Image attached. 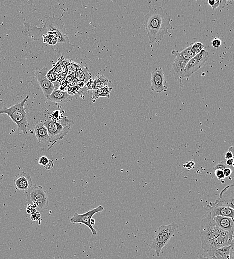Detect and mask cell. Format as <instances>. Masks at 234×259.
I'll return each mask as SVG.
<instances>
[{
    "mask_svg": "<svg viewBox=\"0 0 234 259\" xmlns=\"http://www.w3.org/2000/svg\"><path fill=\"white\" fill-rule=\"evenodd\" d=\"M192 44L181 52L175 50L172 51V54L175 56V58L170 71L182 88L183 86L182 80L184 70L189 61L196 55L191 51Z\"/></svg>",
    "mask_w": 234,
    "mask_h": 259,
    "instance_id": "277c9868",
    "label": "cell"
},
{
    "mask_svg": "<svg viewBox=\"0 0 234 259\" xmlns=\"http://www.w3.org/2000/svg\"><path fill=\"white\" fill-rule=\"evenodd\" d=\"M26 193L28 204L32 205L38 211L42 212L48 208L49 200L42 187L33 186Z\"/></svg>",
    "mask_w": 234,
    "mask_h": 259,
    "instance_id": "ba28073f",
    "label": "cell"
},
{
    "mask_svg": "<svg viewBox=\"0 0 234 259\" xmlns=\"http://www.w3.org/2000/svg\"><path fill=\"white\" fill-rule=\"evenodd\" d=\"M214 173L217 178L220 181L223 180L226 178L224 175L223 171L221 170H214Z\"/></svg>",
    "mask_w": 234,
    "mask_h": 259,
    "instance_id": "f546056e",
    "label": "cell"
},
{
    "mask_svg": "<svg viewBox=\"0 0 234 259\" xmlns=\"http://www.w3.org/2000/svg\"><path fill=\"white\" fill-rule=\"evenodd\" d=\"M214 203L217 206H227L234 209V185L226 187Z\"/></svg>",
    "mask_w": 234,
    "mask_h": 259,
    "instance_id": "5bb4252c",
    "label": "cell"
},
{
    "mask_svg": "<svg viewBox=\"0 0 234 259\" xmlns=\"http://www.w3.org/2000/svg\"><path fill=\"white\" fill-rule=\"evenodd\" d=\"M109 80L103 75L97 76L93 81L91 90L92 91L99 90L107 86Z\"/></svg>",
    "mask_w": 234,
    "mask_h": 259,
    "instance_id": "7402d4cb",
    "label": "cell"
},
{
    "mask_svg": "<svg viewBox=\"0 0 234 259\" xmlns=\"http://www.w3.org/2000/svg\"><path fill=\"white\" fill-rule=\"evenodd\" d=\"M198 259H211L209 256L204 255H200L199 256Z\"/></svg>",
    "mask_w": 234,
    "mask_h": 259,
    "instance_id": "74e56055",
    "label": "cell"
},
{
    "mask_svg": "<svg viewBox=\"0 0 234 259\" xmlns=\"http://www.w3.org/2000/svg\"><path fill=\"white\" fill-rule=\"evenodd\" d=\"M228 167L226 164V161H223L217 164L214 167V170L219 169L223 171L226 168Z\"/></svg>",
    "mask_w": 234,
    "mask_h": 259,
    "instance_id": "f1b7e54d",
    "label": "cell"
},
{
    "mask_svg": "<svg viewBox=\"0 0 234 259\" xmlns=\"http://www.w3.org/2000/svg\"><path fill=\"white\" fill-rule=\"evenodd\" d=\"M25 32L32 39L36 40L43 36L50 34L52 35L57 43L68 44L70 40L66 31L63 21L54 16L48 17L43 27H38L31 23L24 24Z\"/></svg>",
    "mask_w": 234,
    "mask_h": 259,
    "instance_id": "3957f363",
    "label": "cell"
},
{
    "mask_svg": "<svg viewBox=\"0 0 234 259\" xmlns=\"http://www.w3.org/2000/svg\"><path fill=\"white\" fill-rule=\"evenodd\" d=\"M112 90V88H109L108 86H106L103 88L92 91L93 100H97L100 97L110 98V94Z\"/></svg>",
    "mask_w": 234,
    "mask_h": 259,
    "instance_id": "44dd1931",
    "label": "cell"
},
{
    "mask_svg": "<svg viewBox=\"0 0 234 259\" xmlns=\"http://www.w3.org/2000/svg\"><path fill=\"white\" fill-rule=\"evenodd\" d=\"M29 98L30 96L27 95L20 102L9 108L4 106L0 109V115L7 114L13 122L16 124L18 131L23 134L27 133L28 127L26 108L24 106Z\"/></svg>",
    "mask_w": 234,
    "mask_h": 259,
    "instance_id": "5b68a950",
    "label": "cell"
},
{
    "mask_svg": "<svg viewBox=\"0 0 234 259\" xmlns=\"http://www.w3.org/2000/svg\"><path fill=\"white\" fill-rule=\"evenodd\" d=\"M213 47L218 48L222 45L221 40L218 38H215L212 42Z\"/></svg>",
    "mask_w": 234,
    "mask_h": 259,
    "instance_id": "d6a6232c",
    "label": "cell"
},
{
    "mask_svg": "<svg viewBox=\"0 0 234 259\" xmlns=\"http://www.w3.org/2000/svg\"><path fill=\"white\" fill-rule=\"evenodd\" d=\"M211 259H234V242L229 246L217 249Z\"/></svg>",
    "mask_w": 234,
    "mask_h": 259,
    "instance_id": "e0dca14e",
    "label": "cell"
},
{
    "mask_svg": "<svg viewBox=\"0 0 234 259\" xmlns=\"http://www.w3.org/2000/svg\"><path fill=\"white\" fill-rule=\"evenodd\" d=\"M204 45L200 42L192 43L191 47V51L195 55L200 53L204 49Z\"/></svg>",
    "mask_w": 234,
    "mask_h": 259,
    "instance_id": "d4e9b609",
    "label": "cell"
},
{
    "mask_svg": "<svg viewBox=\"0 0 234 259\" xmlns=\"http://www.w3.org/2000/svg\"><path fill=\"white\" fill-rule=\"evenodd\" d=\"M165 75L163 69L157 68L151 73V89L153 92L161 93L167 91V88L164 85Z\"/></svg>",
    "mask_w": 234,
    "mask_h": 259,
    "instance_id": "8fae6325",
    "label": "cell"
},
{
    "mask_svg": "<svg viewBox=\"0 0 234 259\" xmlns=\"http://www.w3.org/2000/svg\"><path fill=\"white\" fill-rule=\"evenodd\" d=\"M75 74L78 81H81L85 84L92 80L89 69L83 65H79Z\"/></svg>",
    "mask_w": 234,
    "mask_h": 259,
    "instance_id": "ffe728a7",
    "label": "cell"
},
{
    "mask_svg": "<svg viewBox=\"0 0 234 259\" xmlns=\"http://www.w3.org/2000/svg\"><path fill=\"white\" fill-rule=\"evenodd\" d=\"M226 164L227 165L232 166L234 167V158L226 160Z\"/></svg>",
    "mask_w": 234,
    "mask_h": 259,
    "instance_id": "8d00e7d4",
    "label": "cell"
},
{
    "mask_svg": "<svg viewBox=\"0 0 234 259\" xmlns=\"http://www.w3.org/2000/svg\"><path fill=\"white\" fill-rule=\"evenodd\" d=\"M223 1H219V0L218 1V0H214V1H213V0H210V1H208V2L213 10H216L220 6Z\"/></svg>",
    "mask_w": 234,
    "mask_h": 259,
    "instance_id": "4316f807",
    "label": "cell"
},
{
    "mask_svg": "<svg viewBox=\"0 0 234 259\" xmlns=\"http://www.w3.org/2000/svg\"><path fill=\"white\" fill-rule=\"evenodd\" d=\"M216 225L231 234H234V220L229 217L220 216H215L213 218Z\"/></svg>",
    "mask_w": 234,
    "mask_h": 259,
    "instance_id": "ac0fdd59",
    "label": "cell"
},
{
    "mask_svg": "<svg viewBox=\"0 0 234 259\" xmlns=\"http://www.w3.org/2000/svg\"><path fill=\"white\" fill-rule=\"evenodd\" d=\"M209 57L210 55L208 51L204 49L194 56L189 61L184 70L183 79L188 78L192 76L208 61Z\"/></svg>",
    "mask_w": 234,
    "mask_h": 259,
    "instance_id": "9c48e42d",
    "label": "cell"
},
{
    "mask_svg": "<svg viewBox=\"0 0 234 259\" xmlns=\"http://www.w3.org/2000/svg\"><path fill=\"white\" fill-rule=\"evenodd\" d=\"M65 62L67 68V76L75 73L79 68V64L71 60H65Z\"/></svg>",
    "mask_w": 234,
    "mask_h": 259,
    "instance_id": "cb8c5ba5",
    "label": "cell"
},
{
    "mask_svg": "<svg viewBox=\"0 0 234 259\" xmlns=\"http://www.w3.org/2000/svg\"><path fill=\"white\" fill-rule=\"evenodd\" d=\"M171 20V16L161 8L153 9L145 16L143 25L150 43L163 40L164 36L169 34V30L173 28Z\"/></svg>",
    "mask_w": 234,
    "mask_h": 259,
    "instance_id": "7a4b0ae2",
    "label": "cell"
},
{
    "mask_svg": "<svg viewBox=\"0 0 234 259\" xmlns=\"http://www.w3.org/2000/svg\"><path fill=\"white\" fill-rule=\"evenodd\" d=\"M95 220L94 219H92L91 221V225L94 226L95 224Z\"/></svg>",
    "mask_w": 234,
    "mask_h": 259,
    "instance_id": "f35d334b",
    "label": "cell"
},
{
    "mask_svg": "<svg viewBox=\"0 0 234 259\" xmlns=\"http://www.w3.org/2000/svg\"><path fill=\"white\" fill-rule=\"evenodd\" d=\"M43 39V42L51 45H54L57 43V40L52 36L50 34H47L42 37Z\"/></svg>",
    "mask_w": 234,
    "mask_h": 259,
    "instance_id": "484cf974",
    "label": "cell"
},
{
    "mask_svg": "<svg viewBox=\"0 0 234 259\" xmlns=\"http://www.w3.org/2000/svg\"><path fill=\"white\" fill-rule=\"evenodd\" d=\"M233 153H234L228 150V152L225 154V159L227 160L234 158Z\"/></svg>",
    "mask_w": 234,
    "mask_h": 259,
    "instance_id": "d590c367",
    "label": "cell"
},
{
    "mask_svg": "<svg viewBox=\"0 0 234 259\" xmlns=\"http://www.w3.org/2000/svg\"><path fill=\"white\" fill-rule=\"evenodd\" d=\"M207 212L211 213L212 218L220 216L229 217L234 220V210L227 206H217L213 203H210L207 207Z\"/></svg>",
    "mask_w": 234,
    "mask_h": 259,
    "instance_id": "9a60e30c",
    "label": "cell"
},
{
    "mask_svg": "<svg viewBox=\"0 0 234 259\" xmlns=\"http://www.w3.org/2000/svg\"><path fill=\"white\" fill-rule=\"evenodd\" d=\"M46 76L48 79L51 82L53 83L56 81L57 76L53 71L52 69L48 71Z\"/></svg>",
    "mask_w": 234,
    "mask_h": 259,
    "instance_id": "83f0119b",
    "label": "cell"
},
{
    "mask_svg": "<svg viewBox=\"0 0 234 259\" xmlns=\"http://www.w3.org/2000/svg\"><path fill=\"white\" fill-rule=\"evenodd\" d=\"M223 173L225 177H228L232 174V170L231 168L227 167L223 170Z\"/></svg>",
    "mask_w": 234,
    "mask_h": 259,
    "instance_id": "e575fe53",
    "label": "cell"
},
{
    "mask_svg": "<svg viewBox=\"0 0 234 259\" xmlns=\"http://www.w3.org/2000/svg\"><path fill=\"white\" fill-rule=\"evenodd\" d=\"M49 161V159L46 156H43L40 158L38 163L44 166L48 163Z\"/></svg>",
    "mask_w": 234,
    "mask_h": 259,
    "instance_id": "1f68e13d",
    "label": "cell"
},
{
    "mask_svg": "<svg viewBox=\"0 0 234 259\" xmlns=\"http://www.w3.org/2000/svg\"><path fill=\"white\" fill-rule=\"evenodd\" d=\"M199 233L202 249L210 258L217 249L234 242V234L218 227L208 212H206L201 220Z\"/></svg>",
    "mask_w": 234,
    "mask_h": 259,
    "instance_id": "6da1fadb",
    "label": "cell"
},
{
    "mask_svg": "<svg viewBox=\"0 0 234 259\" xmlns=\"http://www.w3.org/2000/svg\"><path fill=\"white\" fill-rule=\"evenodd\" d=\"M44 123L48 132V141L52 144L48 150L58 141L63 139L67 136L71 129V126L52 121L48 117H46Z\"/></svg>",
    "mask_w": 234,
    "mask_h": 259,
    "instance_id": "52a82bcc",
    "label": "cell"
},
{
    "mask_svg": "<svg viewBox=\"0 0 234 259\" xmlns=\"http://www.w3.org/2000/svg\"><path fill=\"white\" fill-rule=\"evenodd\" d=\"M49 71L47 67H44L36 71L35 73V76L46 98L50 96L55 89L53 83L47 78L46 75Z\"/></svg>",
    "mask_w": 234,
    "mask_h": 259,
    "instance_id": "7c38bea8",
    "label": "cell"
},
{
    "mask_svg": "<svg viewBox=\"0 0 234 259\" xmlns=\"http://www.w3.org/2000/svg\"><path fill=\"white\" fill-rule=\"evenodd\" d=\"M73 98V96L70 95L68 92L59 89H54L52 94L46 98L51 102L60 103H66Z\"/></svg>",
    "mask_w": 234,
    "mask_h": 259,
    "instance_id": "2e32d148",
    "label": "cell"
},
{
    "mask_svg": "<svg viewBox=\"0 0 234 259\" xmlns=\"http://www.w3.org/2000/svg\"><path fill=\"white\" fill-rule=\"evenodd\" d=\"M34 131L39 143H45L49 141V135L44 121H40L34 126Z\"/></svg>",
    "mask_w": 234,
    "mask_h": 259,
    "instance_id": "d6986e66",
    "label": "cell"
},
{
    "mask_svg": "<svg viewBox=\"0 0 234 259\" xmlns=\"http://www.w3.org/2000/svg\"><path fill=\"white\" fill-rule=\"evenodd\" d=\"M104 209L102 206H99L84 214H79L76 213L70 219V221L73 224L79 223L85 225L91 229L93 235L96 236L97 235V230L91 225V221L96 213L102 212Z\"/></svg>",
    "mask_w": 234,
    "mask_h": 259,
    "instance_id": "30bf717a",
    "label": "cell"
},
{
    "mask_svg": "<svg viewBox=\"0 0 234 259\" xmlns=\"http://www.w3.org/2000/svg\"><path fill=\"white\" fill-rule=\"evenodd\" d=\"M53 166L54 164L53 161L51 160H49L48 163L44 165V167L46 169L49 170L52 169L53 167Z\"/></svg>",
    "mask_w": 234,
    "mask_h": 259,
    "instance_id": "836d02e7",
    "label": "cell"
},
{
    "mask_svg": "<svg viewBox=\"0 0 234 259\" xmlns=\"http://www.w3.org/2000/svg\"><path fill=\"white\" fill-rule=\"evenodd\" d=\"M178 228L177 223L172 222L168 225H162L157 229L150 247L158 257L160 256L162 249L167 245Z\"/></svg>",
    "mask_w": 234,
    "mask_h": 259,
    "instance_id": "8992f818",
    "label": "cell"
},
{
    "mask_svg": "<svg viewBox=\"0 0 234 259\" xmlns=\"http://www.w3.org/2000/svg\"><path fill=\"white\" fill-rule=\"evenodd\" d=\"M33 181L30 174L22 171L16 175L14 185L17 191L26 193L33 187Z\"/></svg>",
    "mask_w": 234,
    "mask_h": 259,
    "instance_id": "4fadbf2b",
    "label": "cell"
},
{
    "mask_svg": "<svg viewBox=\"0 0 234 259\" xmlns=\"http://www.w3.org/2000/svg\"><path fill=\"white\" fill-rule=\"evenodd\" d=\"M195 165V162L193 160L187 162L183 165L184 168H186L188 170H190L194 168Z\"/></svg>",
    "mask_w": 234,
    "mask_h": 259,
    "instance_id": "4dcf8cb0",
    "label": "cell"
},
{
    "mask_svg": "<svg viewBox=\"0 0 234 259\" xmlns=\"http://www.w3.org/2000/svg\"><path fill=\"white\" fill-rule=\"evenodd\" d=\"M65 60V59L64 58V56L62 55L60 58L58 60L57 63L52 69V70L56 76L67 73Z\"/></svg>",
    "mask_w": 234,
    "mask_h": 259,
    "instance_id": "603a6c76",
    "label": "cell"
}]
</instances>
